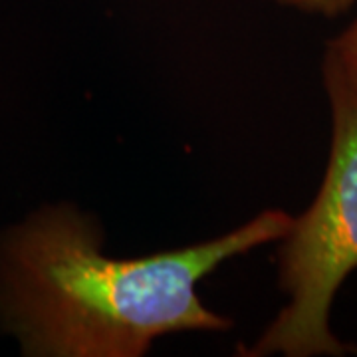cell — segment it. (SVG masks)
<instances>
[{
    "label": "cell",
    "mask_w": 357,
    "mask_h": 357,
    "mask_svg": "<svg viewBox=\"0 0 357 357\" xmlns=\"http://www.w3.org/2000/svg\"><path fill=\"white\" fill-rule=\"evenodd\" d=\"M294 217L268 208L213 241L141 258L103 252L100 225L74 204L46 206L0 243V318L34 357H141L181 332H227L199 282L286 236Z\"/></svg>",
    "instance_id": "cell-1"
},
{
    "label": "cell",
    "mask_w": 357,
    "mask_h": 357,
    "mask_svg": "<svg viewBox=\"0 0 357 357\" xmlns=\"http://www.w3.org/2000/svg\"><path fill=\"white\" fill-rule=\"evenodd\" d=\"M324 86L332 107V149L314 203L282 238L280 288L286 306L244 357H344L357 347L330 326L335 294L357 270V91L324 56Z\"/></svg>",
    "instance_id": "cell-2"
},
{
    "label": "cell",
    "mask_w": 357,
    "mask_h": 357,
    "mask_svg": "<svg viewBox=\"0 0 357 357\" xmlns=\"http://www.w3.org/2000/svg\"><path fill=\"white\" fill-rule=\"evenodd\" d=\"M326 54L337 66L345 82L357 91V18L328 44Z\"/></svg>",
    "instance_id": "cell-3"
},
{
    "label": "cell",
    "mask_w": 357,
    "mask_h": 357,
    "mask_svg": "<svg viewBox=\"0 0 357 357\" xmlns=\"http://www.w3.org/2000/svg\"><path fill=\"white\" fill-rule=\"evenodd\" d=\"M280 6L296 8L300 13L321 14V16H337V14L349 10L357 0H272Z\"/></svg>",
    "instance_id": "cell-4"
}]
</instances>
